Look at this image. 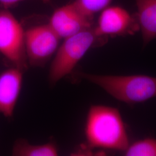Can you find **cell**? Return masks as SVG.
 <instances>
[{"label": "cell", "mask_w": 156, "mask_h": 156, "mask_svg": "<svg viewBox=\"0 0 156 156\" xmlns=\"http://www.w3.org/2000/svg\"><path fill=\"white\" fill-rule=\"evenodd\" d=\"M112 0H75L74 4L85 15L94 19L95 14L103 11Z\"/></svg>", "instance_id": "cell-12"}, {"label": "cell", "mask_w": 156, "mask_h": 156, "mask_svg": "<svg viewBox=\"0 0 156 156\" xmlns=\"http://www.w3.org/2000/svg\"><path fill=\"white\" fill-rule=\"evenodd\" d=\"M143 46L156 38V0H135Z\"/></svg>", "instance_id": "cell-9"}, {"label": "cell", "mask_w": 156, "mask_h": 156, "mask_svg": "<svg viewBox=\"0 0 156 156\" xmlns=\"http://www.w3.org/2000/svg\"><path fill=\"white\" fill-rule=\"evenodd\" d=\"M26 0H0V5L2 8L8 9L13 6L16 5L19 2ZM41 1L44 3L50 2L51 0H38Z\"/></svg>", "instance_id": "cell-13"}, {"label": "cell", "mask_w": 156, "mask_h": 156, "mask_svg": "<svg viewBox=\"0 0 156 156\" xmlns=\"http://www.w3.org/2000/svg\"><path fill=\"white\" fill-rule=\"evenodd\" d=\"M24 29L28 65L33 67L45 65L56 53L62 39L53 31L48 22H38L26 28L24 27Z\"/></svg>", "instance_id": "cell-5"}, {"label": "cell", "mask_w": 156, "mask_h": 156, "mask_svg": "<svg viewBox=\"0 0 156 156\" xmlns=\"http://www.w3.org/2000/svg\"><path fill=\"white\" fill-rule=\"evenodd\" d=\"M86 146L124 151L129 145L128 134L119 110L111 106L91 105L84 129Z\"/></svg>", "instance_id": "cell-1"}, {"label": "cell", "mask_w": 156, "mask_h": 156, "mask_svg": "<svg viewBox=\"0 0 156 156\" xmlns=\"http://www.w3.org/2000/svg\"><path fill=\"white\" fill-rule=\"evenodd\" d=\"M108 94L128 105L142 103L156 97V78L144 75H101L80 73Z\"/></svg>", "instance_id": "cell-2"}, {"label": "cell", "mask_w": 156, "mask_h": 156, "mask_svg": "<svg viewBox=\"0 0 156 156\" xmlns=\"http://www.w3.org/2000/svg\"><path fill=\"white\" fill-rule=\"evenodd\" d=\"M124 151L126 156H156V139L147 138L137 140Z\"/></svg>", "instance_id": "cell-11"}, {"label": "cell", "mask_w": 156, "mask_h": 156, "mask_svg": "<svg viewBox=\"0 0 156 156\" xmlns=\"http://www.w3.org/2000/svg\"><path fill=\"white\" fill-rule=\"evenodd\" d=\"M94 26L64 39L50 64L49 73L50 83L56 84L72 73L91 48L101 46L106 42V38L95 34Z\"/></svg>", "instance_id": "cell-3"}, {"label": "cell", "mask_w": 156, "mask_h": 156, "mask_svg": "<svg viewBox=\"0 0 156 156\" xmlns=\"http://www.w3.org/2000/svg\"><path fill=\"white\" fill-rule=\"evenodd\" d=\"M0 55L12 67L24 71L27 68L24 27L4 8L0 9Z\"/></svg>", "instance_id": "cell-4"}, {"label": "cell", "mask_w": 156, "mask_h": 156, "mask_svg": "<svg viewBox=\"0 0 156 156\" xmlns=\"http://www.w3.org/2000/svg\"><path fill=\"white\" fill-rule=\"evenodd\" d=\"M93 19L85 15L73 2L57 8L48 23L56 34L64 39L93 27Z\"/></svg>", "instance_id": "cell-7"}, {"label": "cell", "mask_w": 156, "mask_h": 156, "mask_svg": "<svg viewBox=\"0 0 156 156\" xmlns=\"http://www.w3.org/2000/svg\"><path fill=\"white\" fill-rule=\"evenodd\" d=\"M23 71L12 67L0 73V114L13 116L22 87Z\"/></svg>", "instance_id": "cell-8"}, {"label": "cell", "mask_w": 156, "mask_h": 156, "mask_svg": "<svg viewBox=\"0 0 156 156\" xmlns=\"http://www.w3.org/2000/svg\"><path fill=\"white\" fill-rule=\"evenodd\" d=\"M12 155L16 156H57L58 151L53 142L33 145L25 140H17L12 149Z\"/></svg>", "instance_id": "cell-10"}, {"label": "cell", "mask_w": 156, "mask_h": 156, "mask_svg": "<svg viewBox=\"0 0 156 156\" xmlns=\"http://www.w3.org/2000/svg\"><path fill=\"white\" fill-rule=\"evenodd\" d=\"M95 34L102 38L133 35L140 31L136 13L120 6H109L101 11L94 26Z\"/></svg>", "instance_id": "cell-6"}]
</instances>
